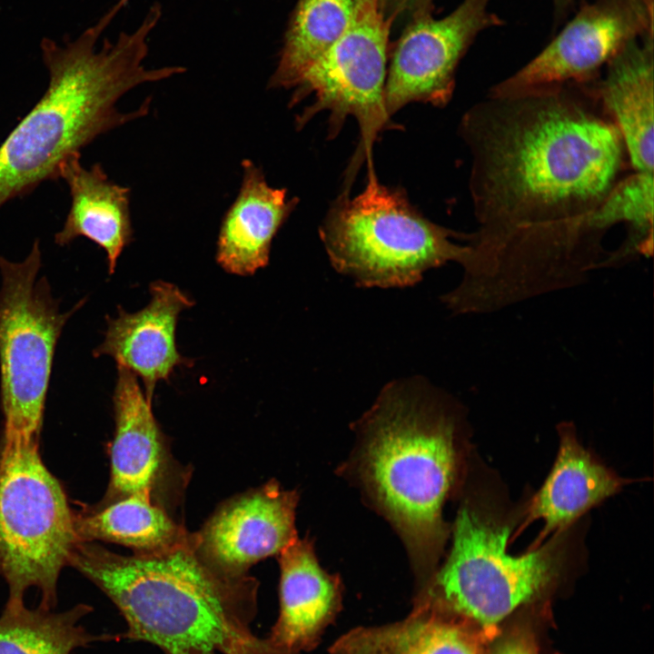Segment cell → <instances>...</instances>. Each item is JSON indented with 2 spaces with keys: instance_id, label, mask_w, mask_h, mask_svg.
I'll list each match as a JSON object with an SVG mask.
<instances>
[{
  "instance_id": "cell-1",
  "label": "cell",
  "mask_w": 654,
  "mask_h": 654,
  "mask_svg": "<svg viewBox=\"0 0 654 654\" xmlns=\"http://www.w3.org/2000/svg\"><path fill=\"white\" fill-rule=\"evenodd\" d=\"M481 269L512 280L571 281L601 257L589 217L623 176L621 135L590 84L488 94L463 115Z\"/></svg>"
},
{
  "instance_id": "cell-2",
  "label": "cell",
  "mask_w": 654,
  "mask_h": 654,
  "mask_svg": "<svg viewBox=\"0 0 654 654\" xmlns=\"http://www.w3.org/2000/svg\"><path fill=\"white\" fill-rule=\"evenodd\" d=\"M127 0H118L95 24L73 39L44 37L47 70L45 94L0 144V208L57 180L59 168L100 135L147 114L150 99L133 112L118 110V100L144 83L182 74L169 65L147 68L148 39L162 16L153 5L140 25L114 40H99Z\"/></svg>"
},
{
  "instance_id": "cell-3",
  "label": "cell",
  "mask_w": 654,
  "mask_h": 654,
  "mask_svg": "<svg viewBox=\"0 0 654 654\" xmlns=\"http://www.w3.org/2000/svg\"><path fill=\"white\" fill-rule=\"evenodd\" d=\"M69 566L118 609L127 626L121 639L148 642L164 654H226L252 632L257 581L215 567L200 552L194 533L132 556L81 540Z\"/></svg>"
},
{
  "instance_id": "cell-4",
  "label": "cell",
  "mask_w": 654,
  "mask_h": 654,
  "mask_svg": "<svg viewBox=\"0 0 654 654\" xmlns=\"http://www.w3.org/2000/svg\"><path fill=\"white\" fill-rule=\"evenodd\" d=\"M451 401L422 378L393 381L367 414L365 479L419 555L445 539L443 503L457 472Z\"/></svg>"
},
{
  "instance_id": "cell-5",
  "label": "cell",
  "mask_w": 654,
  "mask_h": 654,
  "mask_svg": "<svg viewBox=\"0 0 654 654\" xmlns=\"http://www.w3.org/2000/svg\"><path fill=\"white\" fill-rule=\"evenodd\" d=\"M369 167L364 190L342 194L329 210L320 236L333 268L362 287H406L424 272L453 261L462 264L469 245L416 210L405 193L380 183Z\"/></svg>"
},
{
  "instance_id": "cell-6",
  "label": "cell",
  "mask_w": 654,
  "mask_h": 654,
  "mask_svg": "<svg viewBox=\"0 0 654 654\" xmlns=\"http://www.w3.org/2000/svg\"><path fill=\"white\" fill-rule=\"evenodd\" d=\"M0 451V577L5 607L25 605L38 589L39 606L54 609L60 573L81 541L75 516L57 479L42 461L38 440L3 439Z\"/></svg>"
},
{
  "instance_id": "cell-7",
  "label": "cell",
  "mask_w": 654,
  "mask_h": 654,
  "mask_svg": "<svg viewBox=\"0 0 654 654\" xmlns=\"http://www.w3.org/2000/svg\"><path fill=\"white\" fill-rule=\"evenodd\" d=\"M511 520L487 503H464L435 585L452 609L485 629L544 591L566 560L562 533L524 554L508 551Z\"/></svg>"
},
{
  "instance_id": "cell-8",
  "label": "cell",
  "mask_w": 654,
  "mask_h": 654,
  "mask_svg": "<svg viewBox=\"0 0 654 654\" xmlns=\"http://www.w3.org/2000/svg\"><path fill=\"white\" fill-rule=\"evenodd\" d=\"M39 241L21 262L0 256V385L4 437L38 440L56 343L83 305L61 311L41 268Z\"/></svg>"
},
{
  "instance_id": "cell-9",
  "label": "cell",
  "mask_w": 654,
  "mask_h": 654,
  "mask_svg": "<svg viewBox=\"0 0 654 654\" xmlns=\"http://www.w3.org/2000/svg\"><path fill=\"white\" fill-rule=\"evenodd\" d=\"M382 0H360L344 34L307 70L290 104L312 95V104L297 118L303 125L316 114L330 113L332 136L348 116L356 119L362 150L370 154L378 134L388 124L384 104L386 64L391 26Z\"/></svg>"
},
{
  "instance_id": "cell-10",
  "label": "cell",
  "mask_w": 654,
  "mask_h": 654,
  "mask_svg": "<svg viewBox=\"0 0 654 654\" xmlns=\"http://www.w3.org/2000/svg\"><path fill=\"white\" fill-rule=\"evenodd\" d=\"M491 0H463L434 18L432 5L416 8L393 50L384 87L389 117L415 102L444 106L452 96L457 66L477 35L501 21L489 12Z\"/></svg>"
},
{
  "instance_id": "cell-11",
  "label": "cell",
  "mask_w": 654,
  "mask_h": 654,
  "mask_svg": "<svg viewBox=\"0 0 654 654\" xmlns=\"http://www.w3.org/2000/svg\"><path fill=\"white\" fill-rule=\"evenodd\" d=\"M647 35H653V7L641 0L585 4L536 57L488 94L512 95L591 82L628 43Z\"/></svg>"
},
{
  "instance_id": "cell-12",
  "label": "cell",
  "mask_w": 654,
  "mask_h": 654,
  "mask_svg": "<svg viewBox=\"0 0 654 654\" xmlns=\"http://www.w3.org/2000/svg\"><path fill=\"white\" fill-rule=\"evenodd\" d=\"M296 503L294 492L268 482L223 504L194 533L197 547L220 570L247 575L253 564L279 554L297 540Z\"/></svg>"
},
{
  "instance_id": "cell-13",
  "label": "cell",
  "mask_w": 654,
  "mask_h": 654,
  "mask_svg": "<svg viewBox=\"0 0 654 654\" xmlns=\"http://www.w3.org/2000/svg\"><path fill=\"white\" fill-rule=\"evenodd\" d=\"M151 300L142 310L129 313L119 307L108 318L103 342L95 357L108 355L142 379L145 396L152 402L156 383L168 380L174 368L188 365L176 347L175 331L180 312L193 302L176 285L157 281L150 286Z\"/></svg>"
},
{
  "instance_id": "cell-14",
  "label": "cell",
  "mask_w": 654,
  "mask_h": 654,
  "mask_svg": "<svg viewBox=\"0 0 654 654\" xmlns=\"http://www.w3.org/2000/svg\"><path fill=\"white\" fill-rule=\"evenodd\" d=\"M653 35L628 43L591 82L606 114L619 130L633 172L654 173Z\"/></svg>"
},
{
  "instance_id": "cell-15",
  "label": "cell",
  "mask_w": 654,
  "mask_h": 654,
  "mask_svg": "<svg viewBox=\"0 0 654 654\" xmlns=\"http://www.w3.org/2000/svg\"><path fill=\"white\" fill-rule=\"evenodd\" d=\"M557 459L526 510L520 530L536 520L544 527L529 550L551 532L560 533L593 507L619 492L626 480L607 467L578 441L571 423L559 427Z\"/></svg>"
},
{
  "instance_id": "cell-16",
  "label": "cell",
  "mask_w": 654,
  "mask_h": 654,
  "mask_svg": "<svg viewBox=\"0 0 654 654\" xmlns=\"http://www.w3.org/2000/svg\"><path fill=\"white\" fill-rule=\"evenodd\" d=\"M242 167L239 193L221 223L216 261L229 273L249 276L268 264L272 242L297 198L287 199L286 189L270 186L251 160Z\"/></svg>"
},
{
  "instance_id": "cell-17",
  "label": "cell",
  "mask_w": 654,
  "mask_h": 654,
  "mask_svg": "<svg viewBox=\"0 0 654 654\" xmlns=\"http://www.w3.org/2000/svg\"><path fill=\"white\" fill-rule=\"evenodd\" d=\"M135 376L117 365L114 393L115 434L111 447V477L105 501L133 494L151 495L164 463L161 431Z\"/></svg>"
},
{
  "instance_id": "cell-18",
  "label": "cell",
  "mask_w": 654,
  "mask_h": 654,
  "mask_svg": "<svg viewBox=\"0 0 654 654\" xmlns=\"http://www.w3.org/2000/svg\"><path fill=\"white\" fill-rule=\"evenodd\" d=\"M58 179L66 183L71 203L55 243L64 246L78 237L91 240L106 253L112 274L133 239L130 189L110 180L100 164L84 166L81 154L61 164Z\"/></svg>"
},
{
  "instance_id": "cell-19",
  "label": "cell",
  "mask_w": 654,
  "mask_h": 654,
  "mask_svg": "<svg viewBox=\"0 0 654 654\" xmlns=\"http://www.w3.org/2000/svg\"><path fill=\"white\" fill-rule=\"evenodd\" d=\"M280 613L267 638L293 652L309 644L332 613L337 582L318 564L312 546L298 539L280 553Z\"/></svg>"
},
{
  "instance_id": "cell-20",
  "label": "cell",
  "mask_w": 654,
  "mask_h": 654,
  "mask_svg": "<svg viewBox=\"0 0 654 654\" xmlns=\"http://www.w3.org/2000/svg\"><path fill=\"white\" fill-rule=\"evenodd\" d=\"M81 540H104L133 548L136 553L167 549L188 533L151 495L133 494L75 516Z\"/></svg>"
},
{
  "instance_id": "cell-21",
  "label": "cell",
  "mask_w": 654,
  "mask_h": 654,
  "mask_svg": "<svg viewBox=\"0 0 654 654\" xmlns=\"http://www.w3.org/2000/svg\"><path fill=\"white\" fill-rule=\"evenodd\" d=\"M360 0H298L284 35L270 88H294L344 34Z\"/></svg>"
},
{
  "instance_id": "cell-22",
  "label": "cell",
  "mask_w": 654,
  "mask_h": 654,
  "mask_svg": "<svg viewBox=\"0 0 654 654\" xmlns=\"http://www.w3.org/2000/svg\"><path fill=\"white\" fill-rule=\"evenodd\" d=\"M92 611L84 603L59 612L39 605L5 607L0 616V654H71L95 642L121 639V635H94L82 626L80 621Z\"/></svg>"
},
{
  "instance_id": "cell-23",
  "label": "cell",
  "mask_w": 654,
  "mask_h": 654,
  "mask_svg": "<svg viewBox=\"0 0 654 654\" xmlns=\"http://www.w3.org/2000/svg\"><path fill=\"white\" fill-rule=\"evenodd\" d=\"M653 174L633 172L623 176L590 215L591 227L603 237L615 225H629V233L619 249L621 257L652 253Z\"/></svg>"
},
{
  "instance_id": "cell-24",
  "label": "cell",
  "mask_w": 654,
  "mask_h": 654,
  "mask_svg": "<svg viewBox=\"0 0 654 654\" xmlns=\"http://www.w3.org/2000/svg\"><path fill=\"white\" fill-rule=\"evenodd\" d=\"M352 646L351 654H476L465 630L429 619L364 632Z\"/></svg>"
},
{
  "instance_id": "cell-25",
  "label": "cell",
  "mask_w": 654,
  "mask_h": 654,
  "mask_svg": "<svg viewBox=\"0 0 654 654\" xmlns=\"http://www.w3.org/2000/svg\"><path fill=\"white\" fill-rule=\"evenodd\" d=\"M273 645L268 639H260L250 633L236 641L226 654H292Z\"/></svg>"
},
{
  "instance_id": "cell-26",
  "label": "cell",
  "mask_w": 654,
  "mask_h": 654,
  "mask_svg": "<svg viewBox=\"0 0 654 654\" xmlns=\"http://www.w3.org/2000/svg\"><path fill=\"white\" fill-rule=\"evenodd\" d=\"M432 0H382L383 7L388 15L396 17L405 10L414 11L416 8L432 5Z\"/></svg>"
},
{
  "instance_id": "cell-27",
  "label": "cell",
  "mask_w": 654,
  "mask_h": 654,
  "mask_svg": "<svg viewBox=\"0 0 654 654\" xmlns=\"http://www.w3.org/2000/svg\"><path fill=\"white\" fill-rule=\"evenodd\" d=\"M495 654H535L530 645L523 639L505 642Z\"/></svg>"
},
{
  "instance_id": "cell-28",
  "label": "cell",
  "mask_w": 654,
  "mask_h": 654,
  "mask_svg": "<svg viewBox=\"0 0 654 654\" xmlns=\"http://www.w3.org/2000/svg\"><path fill=\"white\" fill-rule=\"evenodd\" d=\"M576 0H552L554 15L557 20H560L568 13ZM648 5L653 7V0H641Z\"/></svg>"
}]
</instances>
